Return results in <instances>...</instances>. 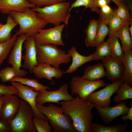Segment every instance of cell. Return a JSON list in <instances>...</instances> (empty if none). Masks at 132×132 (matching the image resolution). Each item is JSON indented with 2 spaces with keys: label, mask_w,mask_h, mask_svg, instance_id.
<instances>
[{
  "label": "cell",
  "mask_w": 132,
  "mask_h": 132,
  "mask_svg": "<svg viewBox=\"0 0 132 132\" xmlns=\"http://www.w3.org/2000/svg\"><path fill=\"white\" fill-rule=\"evenodd\" d=\"M64 113L71 118L75 132H91L90 125L93 116L91 110L96 105L78 96L72 100L60 101Z\"/></svg>",
  "instance_id": "1"
},
{
  "label": "cell",
  "mask_w": 132,
  "mask_h": 132,
  "mask_svg": "<svg viewBox=\"0 0 132 132\" xmlns=\"http://www.w3.org/2000/svg\"><path fill=\"white\" fill-rule=\"evenodd\" d=\"M9 14L19 25V29L16 32L18 35L22 34L28 36L34 35L48 24L30 8H26L23 12L11 11Z\"/></svg>",
  "instance_id": "2"
},
{
  "label": "cell",
  "mask_w": 132,
  "mask_h": 132,
  "mask_svg": "<svg viewBox=\"0 0 132 132\" xmlns=\"http://www.w3.org/2000/svg\"><path fill=\"white\" fill-rule=\"evenodd\" d=\"M36 106L39 111L46 117L53 132H75L71 118L61 107L51 103L46 107L37 104Z\"/></svg>",
  "instance_id": "3"
},
{
  "label": "cell",
  "mask_w": 132,
  "mask_h": 132,
  "mask_svg": "<svg viewBox=\"0 0 132 132\" xmlns=\"http://www.w3.org/2000/svg\"><path fill=\"white\" fill-rule=\"evenodd\" d=\"M36 59L38 64L45 63L57 69L60 65L67 64L71 60L68 53L58 48L57 45L51 44H41L35 41Z\"/></svg>",
  "instance_id": "4"
},
{
  "label": "cell",
  "mask_w": 132,
  "mask_h": 132,
  "mask_svg": "<svg viewBox=\"0 0 132 132\" xmlns=\"http://www.w3.org/2000/svg\"><path fill=\"white\" fill-rule=\"evenodd\" d=\"M70 5V2L64 1L43 7L35 6L32 9L48 24L57 26L63 22L67 25L70 17L68 10Z\"/></svg>",
  "instance_id": "5"
},
{
  "label": "cell",
  "mask_w": 132,
  "mask_h": 132,
  "mask_svg": "<svg viewBox=\"0 0 132 132\" xmlns=\"http://www.w3.org/2000/svg\"><path fill=\"white\" fill-rule=\"evenodd\" d=\"M34 113L32 107L27 101L20 99L19 110L14 117L8 121L11 132H37L32 122Z\"/></svg>",
  "instance_id": "6"
},
{
  "label": "cell",
  "mask_w": 132,
  "mask_h": 132,
  "mask_svg": "<svg viewBox=\"0 0 132 132\" xmlns=\"http://www.w3.org/2000/svg\"><path fill=\"white\" fill-rule=\"evenodd\" d=\"M108 84L102 80H91L79 76L73 77L70 83L71 94L85 99L95 90Z\"/></svg>",
  "instance_id": "7"
},
{
  "label": "cell",
  "mask_w": 132,
  "mask_h": 132,
  "mask_svg": "<svg viewBox=\"0 0 132 132\" xmlns=\"http://www.w3.org/2000/svg\"><path fill=\"white\" fill-rule=\"evenodd\" d=\"M123 82L121 80L108 84L103 88L95 92H93L85 99L100 107L106 108L110 106L111 98L116 92L120 85Z\"/></svg>",
  "instance_id": "8"
},
{
  "label": "cell",
  "mask_w": 132,
  "mask_h": 132,
  "mask_svg": "<svg viewBox=\"0 0 132 132\" xmlns=\"http://www.w3.org/2000/svg\"><path fill=\"white\" fill-rule=\"evenodd\" d=\"M68 84L65 83L57 90L48 91L46 90L40 92L36 98V104L43 105L46 103L51 102L60 104L61 101L73 99L75 98L68 92Z\"/></svg>",
  "instance_id": "9"
},
{
  "label": "cell",
  "mask_w": 132,
  "mask_h": 132,
  "mask_svg": "<svg viewBox=\"0 0 132 132\" xmlns=\"http://www.w3.org/2000/svg\"><path fill=\"white\" fill-rule=\"evenodd\" d=\"M27 37L24 34L19 35L8 56V62L14 69L17 77H23L28 73L27 71L20 69L22 66L21 61L22 45Z\"/></svg>",
  "instance_id": "10"
},
{
  "label": "cell",
  "mask_w": 132,
  "mask_h": 132,
  "mask_svg": "<svg viewBox=\"0 0 132 132\" xmlns=\"http://www.w3.org/2000/svg\"><path fill=\"white\" fill-rule=\"evenodd\" d=\"M65 26L64 24L53 28L41 30L34 35L36 42L41 44H51L64 46L65 44L62 35Z\"/></svg>",
  "instance_id": "11"
},
{
  "label": "cell",
  "mask_w": 132,
  "mask_h": 132,
  "mask_svg": "<svg viewBox=\"0 0 132 132\" xmlns=\"http://www.w3.org/2000/svg\"><path fill=\"white\" fill-rule=\"evenodd\" d=\"M11 82V84L18 91L17 95L22 99L27 102L31 106L34 112V117L48 121L46 116L39 111L36 106V99L40 92L35 91L33 88L27 86H25L19 82L14 81Z\"/></svg>",
  "instance_id": "12"
},
{
  "label": "cell",
  "mask_w": 132,
  "mask_h": 132,
  "mask_svg": "<svg viewBox=\"0 0 132 132\" xmlns=\"http://www.w3.org/2000/svg\"><path fill=\"white\" fill-rule=\"evenodd\" d=\"M103 122L109 124L118 117L127 114L130 108L123 101L113 107L102 108L97 106L95 107Z\"/></svg>",
  "instance_id": "13"
},
{
  "label": "cell",
  "mask_w": 132,
  "mask_h": 132,
  "mask_svg": "<svg viewBox=\"0 0 132 132\" xmlns=\"http://www.w3.org/2000/svg\"><path fill=\"white\" fill-rule=\"evenodd\" d=\"M20 100L16 95H3L0 110V119L9 121L14 117L20 106Z\"/></svg>",
  "instance_id": "14"
},
{
  "label": "cell",
  "mask_w": 132,
  "mask_h": 132,
  "mask_svg": "<svg viewBox=\"0 0 132 132\" xmlns=\"http://www.w3.org/2000/svg\"><path fill=\"white\" fill-rule=\"evenodd\" d=\"M102 64L106 69V76L112 83L122 80L124 73V67L122 63L115 60L111 56L102 60Z\"/></svg>",
  "instance_id": "15"
},
{
  "label": "cell",
  "mask_w": 132,
  "mask_h": 132,
  "mask_svg": "<svg viewBox=\"0 0 132 132\" xmlns=\"http://www.w3.org/2000/svg\"><path fill=\"white\" fill-rule=\"evenodd\" d=\"M34 35L28 36L26 39L24 43L25 53L22 57L24 60L23 67L28 70L31 73H33L34 67L38 64L36 59Z\"/></svg>",
  "instance_id": "16"
},
{
  "label": "cell",
  "mask_w": 132,
  "mask_h": 132,
  "mask_svg": "<svg viewBox=\"0 0 132 132\" xmlns=\"http://www.w3.org/2000/svg\"><path fill=\"white\" fill-rule=\"evenodd\" d=\"M33 73L38 78H46L53 82V78H60L65 73V71L62 69L55 68L45 63L38 64L34 66Z\"/></svg>",
  "instance_id": "17"
},
{
  "label": "cell",
  "mask_w": 132,
  "mask_h": 132,
  "mask_svg": "<svg viewBox=\"0 0 132 132\" xmlns=\"http://www.w3.org/2000/svg\"><path fill=\"white\" fill-rule=\"evenodd\" d=\"M35 7L26 0H0V12L3 14H9L11 11L23 12L27 8Z\"/></svg>",
  "instance_id": "18"
},
{
  "label": "cell",
  "mask_w": 132,
  "mask_h": 132,
  "mask_svg": "<svg viewBox=\"0 0 132 132\" xmlns=\"http://www.w3.org/2000/svg\"><path fill=\"white\" fill-rule=\"evenodd\" d=\"M68 53L70 56L72 62L68 69L65 71V73L71 74L85 63L92 61V54L87 56L82 55L78 53L75 46L70 48L68 50Z\"/></svg>",
  "instance_id": "19"
},
{
  "label": "cell",
  "mask_w": 132,
  "mask_h": 132,
  "mask_svg": "<svg viewBox=\"0 0 132 132\" xmlns=\"http://www.w3.org/2000/svg\"><path fill=\"white\" fill-rule=\"evenodd\" d=\"M103 64L100 63L87 66L84 69V74L81 77L91 80L100 79L106 76Z\"/></svg>",
  "instance_id": "20"
},
{
  "label": "cell",
  "mask_w": 132,
  "mask_h": 132,
  "mask_svg": "<svg viewBox=\"0 0 132 132\" xmlns=\"http://www.w3.org/2000/svg\"><path fill=\"white\" fill-rule=\"evenodd\" d=\"M107 41L109 44L111 58L122 63L124 54L119 43L118 38L112 35L109 36Z\"/></svg>",
  "instance_id": "21"
},
{
  "label": "cell",
  "mask_w": 132,
  "mask_h": 132,
  "mask_svg": "<svg viewBox=\"0 0 132 132\" xmlns=\"http://www.w3.org/2000/svg\"><path fill=\"white\" fill-rule=\"evenodd\" d=\"M129 28L128 25L124 26L113 34L114 36L120 40L121 47L124 52L125 50H132V38L131 37Z\"/></svg>",
  "instance_id": "22"
},
{
  "label": "cell",
  "mask_w": 132,
  "mask_h": 132,
  "mask_svg": "<svg viewBox=\"0 0 132 132\" xmlns=\"http://www.w3.org/2000/svg\"><path fill=\"white\" fill-rule=\"evenodd\" d=\"M122 63L124 67V73L122 80L132 86V50H125Z\"/></svg>",
  "instance_id": "23"
},
{
  "label": "cell",
  "mask_w": 132,
  "mask_h": 132,
  "mask_svg": "<svg viewBox=\"0 0 132 132\" xmlns=\"http://www.w3.org/2000/svg\"><path fill=\"white\" fill-rule=\"evenodd\" d=\"M128 124H116L110 126H107L92 122L90 125L91 132H124L126 130Z\"/></svg>",
  "instance_id": "24"
},
{
  "label": "cell",
  "mask_w": 132,
  "mask_h": 132,
  "mask_svg": "<svg viewBox=\"0 0 132 132\" xmlns=\"http://www.w3.org/2000/svg\"><path fill=\"white\" fill-rule=\"evenodd\" d=\"M18 24L14 22L9 14L5 24L0 23V43L3 42L10 39L12 37L11 31Z\"/></svg>",
  "instance_id": "25"
},
{
  "label": "cell",
  "mask_w": 132,
  "mask_h": 132,
  "mask_svg": "<svg viewBox=\"0 0 132 132\" xmlns=\"http://www.w3.org/2000/svg\"><path fill=\"white\" fill-rule=\"evenodd\" d=\"M117 95L114 97L113 100L117 104L124 100L132 99V87L124 82L120 85L116 90Z\"/></svg>",
  "instance_id": "26"
},
{
  "label": "cell",
  "mask_w": 132,
  "mask_h": 132,
  "mask_svg": "<svg viewBox=\"0 0 132 132\" xmlns=\"http://www.w3.org/2000/svg\"><path fill=\"white\" fill-rule=\"evenodd\" d=\"M98 23V20H90L87 29L84 30L86 36L85 44L87 47L94 46Z\"/></svg>",
  "instance_id": "27"
},
{
  "label": "cell",
  "mask_w": 132,
  "mask_h": 132,
  "mask_svg": "<svg viewBox=\"0 0 132 132\" xmlns=\"http://www.w3.org/2000/svg\"><path fill=\"white\" fill-rule=\"evenodd\" d=\"M18 36L16 33L9 40L0 43V68L4 60L7 58Z\"/></svg>",
  "instance_id": "28"
},
{
  "label": "cell",
  "mask_w": 132,
  "mask_h": 132,
  "mask_svg": "<svg viewBox=\"0 0 132 132\" xmlns=\"http://www.w3.org/2000/svg\"><path fill=\"white\" fill-rule=\"evenodd\" d=\"M12 81L19 82L23 85H26L33 88L35 91L37 92L43 91L47 89H51L49 87L39 83L37 80L34 79L15 77L11 80L10 82Z\"/></svg>",
  "instance_id": "29"
},
{
  "label": "cell",
  "mask_w": 132,
  "mask_h": 132,
  "mask_svg": "<svg viewBox=\"0 0 132 132\" xmlns=\"http://www.w3.org/2000/svg\"><path fill=\"white\" fill-rule=\"evenodd\" d=\"M132 21L123 20L118 17L115 13L109 22V36L113 35V34L124 26L131 25Z\"/></svg>",
  "instance_id": "30"
},
{
  "label": "cell",
  "mask_w": 132,
  "mask_h": 132,
  "mask_svg": "<svg viewBox=\"0 0 132 132\" xmlns=\"http://www.w3.org/2000/svg\"><path fill=\"white\" fill-rule=\"evenodd\" d=\"M95 52L92 55V60H102L107 57L111 56L109 43L104 41L97 46Z\"/></svg>",
  "instance_id": "31"
},
{
  "label": "cell",
  "mask_w": 132,
  "mask_h": 132,
  "mask_svg": "<svg viewBox=\"0 0 132 132\" xmlns=\"http://www.w3.org/2000/svg\"><path fill=\"white\" fill-rule=\"evenodd\" d=\"M95 39L94 46H97L104 41L106 36L109 33V27L99 18Z\"/></svg>",
  "instance_id": "32"
},
{
  "label": "cell",
  "mask_w": 132,
  "mask_h": 132,
  "mask_svg": "<svg viewBox=\"0 0 132 132\" xmlns=\"http://www.w3.org/2000/svg\"><path fill=\"white\" fill-rule=\"evenodd\" d=\"M81 6L85 7V10L89 8L92 12H96L99 13V9L97 7L95 4L94 0H76L70 4L68 10V14L70 17V13L71 10L74 8Z\"/></svg>",
  "instance_id": "33"
},
{
  "label": "cell",
  "mask_w": 132,
  "mask_h": 132,
  "mask_svg": "<svg viewBox=\"0 0 132 132\" xmlns=\"http://www.w3.org/2000/svg\"><path fill=\"white\" fill-rule=\"evenodd\" d=\"M99 9V18L107 25L115 14V11L109 5L103 6Z\"/></svg>",
  "instance_id": "34"
},
{
  "label": "cell",
  "mask_w": 132,
  "mask_h": 132,
  "mask_svg": "<svg viewBox=\"0 0 132 132\" xmlns=\"http://www.w3.org/2000/svg\"><path fill=\"white\" fill-rule=\"evenodd\" d=\"M32 122L37 132H51L52 128L48 121L34 117L32 119Z\"/></svg>",
  "instance_id": "35"
},
{
  "label": "cell",
  "mask_w": 132,
  "mask_h": 132,
  "mask_svg": "<svg viewBox=\"0 0 132 132\" xmlns=\"http://www.w3.org/2000/svg\"><path fill=\"white\" fill-rule=\"evenodd\" d=\"M117 6V9L115 11L116 15L123 20L132 21V16L127 5L123 2Z\"/></svg>",
  "instance_id": "36"
},
{
  "label": "cell",
  "mask_w": 132,
  "mask_h": 132,
  "mask_svg": "<svg viewBox=\"0 0 132 132\" xmlns=\"http://www.w3.org/2000/svg\"><path fill=\"white\" fill-rule=\"evenodd\" d=\"M15 77L17 75L12 67H6L0 71V80L3 82L10 81Z\"/></svg>",
  "instance_id": "37"
},
{
  "label": "cell",
  "mask_w": 132,
  "mask_h": 132,
  "mask_svg": "<svg viewBox=\"0 0 132 132\" xmlns=\"http://www.w3.org/2000/svg\"><path fill=\"white\" fill-rule=\"evenodd\" d=\"M31 4L39 7L48 6L62 2L66 0H26Z\"/></svg>",
  "instance_id": "38"
},
{
  "label": "cell",
  "mask_w": 132,
  "mask_h": 132,
  "mask_svg": "<svg viewBox=\"0 0 132 132\" xmlns=\"http://www.w3.org/2000/svg\"><path fill=\"white\" fill-rule=\"evenodd\" d=\"M18 93L17 89L13 85H6L0 84V94L3 95H17Z\"/></svg>",
  "instance_id": "39"
},
{
  "label": "cell",
  "mask_w": 132,
  "mask_h": 132,
  "mask_svg": "<svg viewBox=\"0 0 132 132\" xmlns=\"http://www.w3.org/2000/svg\"><path fill=\"white\" fill-rule=\"evenodd\" d=\"M0 132H11V127L8 121L0 119Z\"/></svg>",
  "instance_id": "40"
},
{
  "label": "cell",
  "mask_w": 132,
  "mask_h": 132,
  "mask_svg": "<svg viewBox=\"0 0 132 132\" xmlns=\"http://www.w3.org/2000/svg\"><path fill=\"white\" fill-rule=\"evenodd\" d=\"M96 6L98 8H100L104 5H109L110 3V0H94Z\"/></svg>",
  "instance_id": "41"
},
{
  "label": "cell",
  "mask_w": 132,
  "mask_h": 132,
  "mask_svg": "<svg viewBox=\"0 0 132 132\" xmlns=\"http://www.w3.org/2000/svg\"><path fill=\"white\" fill-rule=\"evenodd\" d=\"M121 119L125 121L128 120L132 121V107L130 108L129 110L126 114L122 115Z\"/></svg>",
  "instance_id": "42"
},
{
  "label": "cell",
  "mask_w": 132,
  "mask_h": 132,
  "mask_svg": "<svg viewBox=\"0 0 132 132\" xmlns=\"http://www.w3.org/2000/svg\"><path fill=\"white\" fill-rule=\"evenodd\" d=\"M122 0L128 7L131 15V12L132 13V0Z\"/></svg>",
  "instance_id": "43"
},
{
  "label": "cell",
  "mask_w": 132,
  "mask_h": 132,
  "mask_svg": "<svg viewBox=\"0 0 132 132\" xmlns=\"http://www.w3.org/2000/svg\"><path fill=\"white\" fill-rule=\"evenodd\" d=\"M113 2L114 3L116 4L117 5H119L122 3L123 2L122 0H110Z\"/></svg>",
  "instance_id": "44"
},
{
  "label": "cell",
  "mask_w": 132,
  "mask_h": 132,
  "mask_svg": "<svg viewBox=\"0 0 132 132\" xmlns=\"http://www.w3.org/2000/svg\"><path fill=\"white\" fill-rule=\"evenodd\" d=\"M3 95L0 94V110L1 105L3 101Z\"/></svg>",
  "instance_id": "45"
},
{
  "label": "cell",
  "mask_w": 132,
  "mask_h": 132,
  "mask_svg": "<svg viewBox=\"0 0 132 132\" xmlns=\"http://www.w3.org/2000/svg\"><path fill=\"white\" fill-rule=\"evenodd\" d=\"M129 29L131 37L132 38V23L131 24L130 27H129Z\"/></svg>",
  "instance_id": "46"
}]
</instances>
